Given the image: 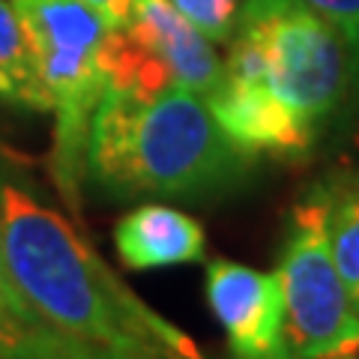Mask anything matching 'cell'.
<instances>
[{
	"instance_id": "cell-5",
	"label": "cell",
	"mask_w": 359,
	"mask_h": 359,
	"mask_svg": "<svg viewBox=\"0 0 359 359\" xmlns=\"http://www.w3.org/2000/svg\"><path fill=\"white\" fill-rule=\"evenodd\" d=\"M276 276L285 299V347L290 359L359 353V302L335 266L323 204L314 189L290 216Z\"/></svg>"
},
{
	"instance_id": "cell-1",
	"label": "cell",
	"mask_w": 359,
	"mask_h": 359,
	"mask_svg": "<svg viewBox=\"0 0 359 359\" xmlns=\"http://www.w3.org/2000/svg\"><path fill=\"white\" fill-rule=\"evenodd\" d=\"M0 237L6 273L57 330L123 359H204L183 330L111 273L90 240L51 207L0 144Z\"/></svg>"
},
{
	"instance_id": "cell-14",
	"label": "cell",
	"mask_w": 359,
	"mask_h": 359,
	"mask_svg": "<svg viewBox=\"0 0 359 359\" xmlns=\"http://www.w3.org/2000/svg\"><path fill=\"white\" fill-rule=\"evenodd\" d=\"M105 18L108 30H120L132 21V0H84Z\"/></svg>"
},
{
	"instance_id": "cell-7",
	"label": "cell",
	"mask_w": 359,
	"mask_h": 359,
	"mask_svg": "<svg viewBox=\"0 0 359 359\" xmlns=\"http://www.w3.org/2000/svg\"><path fill=\"white\" fill-rule=\"evenodd\" d=\"M156 54L177 87L210 96L219 87L224 60L216 45L168 4V0H132V21L126 25Z\"/></svg>"
},
{
	"instance_id": "cell-3",
	"label": "cell",
	"mask_w": 359,
	"mask_h": 359,
	"mask_svg": "<svg viewBox=\"0 0 359 359\" xmlns=\"http://www.w3.org/2000/svg\"><path fill=\"white\" fill-rule=\"evenodd\" d=\"M351 45L306 0H245L224 75L261 84L318 135L351 81Z\"/></svg>"
},
{
	"instance_id": "cell-16",
	"label": "cell",
	"mask_w": 359,
	"mask_h": 359,
	"mask_svg": "<svg viewBox=\"0 0 359 359\" xmlns=\"http://www.w3.org/2000/svg\"><path fill=\"white\" fill-rule=\"evenodd\" d=\"M327 359H359V353H344V356H327Z\"/></svg>"
},
{
	"instance_id": "cell-8",
	"label": "cell",
	"mask_w": 359,
	"mask_h": 359,
	"mask_svg": "<svg viewBox=\"0 0 359 359\" xmlns=\"http://www.w3.org/2000/svg\"><path fill=\"white\" fill-rule=\"evenodd\" d=\"M114 245L129 269H159L204 257L207 240L201 222L177 207L141 204L114 228Z\"/></svg>"
},
{
	"instance_id": "cell-12",
	"label": "cell",
	"mask_w": 359,
	"mask_h": 359,
	"mask_svg": "<svg viewBox=\"0 0 359 359\" xmlns=\"http://www.w3.org/2000/svg\"><path fill=\"white\" fill-rule=\"evenodd\" d=\"M168 4L212 45H219L233 39L243 0H168Z\"/></svg>"
},
{
	"instance_id": "cell-11",
	"label": "cell",
	"mask_w": 359,
	"mask_h": 359,
	"mask_svg": "<svg viewBox=\"0 0 359 359\" xmlns=\"http://www.w3.org/2000/svg\"><path fill=\"white\" fill-rule=\"evenodd\" d=\"M0 99L30 111H51L36 51L13 0H0Z\"/></svg>"
},
{
	"instance_id": "cell-15",
	"label": "cell",
	"mask_w": 359,
	"mask_h": 359,
	"mask_svg": "<svg viewBox=\"0 0 359 359\" xmlns=\"http://www.w3.org/2000/svg\"><path fill=\"white\" fill-rule=\"evenodd\" d=\"M0 285L9 287V290H15V294H18V287L13 285V278H9V273H6V261H4V237H0Z\"/></svg>"
},
{
	"instance_id": "cell-2",
	"label": "cell",
	"mask_w": 359,
	"mask_h": 359,
	"mask_svg": "<svg viewBox=\"0 0 359 359\" xmlns=\"http://www.w3.org/2000/svg\"><path fill=\"white\" fill-rule=\"evenodd\" d=\"M252 159L195 90L105 87L90 129L87 180L111 198H192L233 186Z\"/></svg>"
},
{
	"instance_id": "cell-10",
	"label": "cell",
	"mask_w": 359,
	"mask_h": 359,
	"mask_svg": "<svg viewBox=\"0 0 359 359\" xmlns=\"http://www.w3.org/2000/svg\"><path fill=\"white\" fill-rule=\"evenodd\" d=\"M323 204V224L351 297L359 302V171L332 174L314 186Z\"/></svg>"
},
{
	"instance_id": "cell-9",
	"label": "cell",
	"mask_w": 359,
	"mask_h": 359,
	"mask_svg": "<svg viewBox=\"0 0 359 359\" xmlns=\"http://www.w3.org/2000/svg\"><path fill=\"white\" fill-rule=\"evenodd\" d=\"M0 359H123L48 323L30 302L0 285Z\"/></svg>"
},
{
	"instance_id": "cell-4",
	"label": "cell",
	"mask_w": 359,
	"mask_h": 359,
	"mask_svg": "<svg viewBox=\"0 0 359 359\" xmlns=\"http://www.w3.org/2000/svg\"><path fill=\"white\" fill-rule=\"evenodd\" d=\"M36 51L39 75L54 114L51 180L66 210L81 212L87 147L105 93V18L84 0H13Z\"/></svg>"
},
{
	"instance_id": "cell-13",
	"label": "cell",
	"mask_w": 359,
	"mask_h": 359,
	"mask_svg": "<svg viewBox=\"0 0 359 359\" xmlns=\"http://www.w3.org/2000/svg\"><path fill=\"white\" fill-rule=\"evenodd\" d=\"M323 18H330L347 39L351 51L359 54V0H306Z\"/></svg>"
},
{
	"instance_id": "cell-6",
	"label": "cell",
	"mask_w": 359,
	"mask_h": 359,
	"mask_svg": "<svg viewBox=\"0 0 359 359\" xmlns=\"http://www.w3.org/2000/svg\"><path fill=\"white\" fill-rule=\"evenodd\" d=\"M204 290L233 359H290L285 347V299L276 273L216 257L207 264Z\"/></svg>"
}]
</instances>
